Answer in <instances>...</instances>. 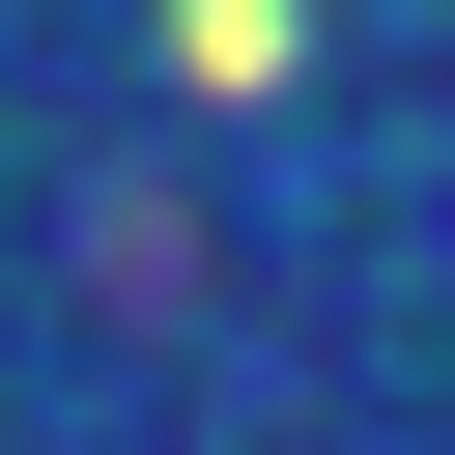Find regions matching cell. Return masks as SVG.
Returning <instances> with one entry per match:
<instances>
[{
  "label": "cell",
  "instance_id": "obj_1",
  "mask_svg": "<svg viewBox=\"0 0 455 455\" xmlns=\"http://www.w3.org/2000/svg\"><path fill=\"white\" fill-rule=\"evenodd\" d=\"M171 57H199V85H256V57H284V0H171Z\"/></svg>",
  "mask_w": 455,
  "mask_h": 455
}]
</instances>
